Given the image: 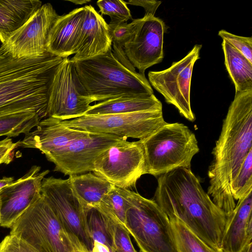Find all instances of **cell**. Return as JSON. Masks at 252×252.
Listing matches in <instances>:
<instances>
[{
	"instance_id": "1",
	"label": "cell",
	"mask_w": 252,
	"mask_h": 252,
	"mask_svg": "<svg viewBox=\"0 0 252 252\" xmlns=\"http://www.w3.org/2000/svg\"><path fill=\"white\" fill-rule=\"evenodd\" d=\"M154 198L169 219H178L210 247L222 252L228 217L190 168H179L158 176Z\"/></svg>"
},
{
	"instance_id": "20",
	"label": "cell",
	"mask_w": 252,
	"mask_h": 252,
	"mask_svg": "<svg viewBox=\"0 0 252 252\" xmlns=\"http://www.w3.org/2000/svg\"><path fill=\"white\" fill-rule=\"evenodd\" d=\"M85 12L84 6L59 16L49 34L47 44L48 53L63 58L75 54Z\"/></svg>"
},
{
	"instance_id": "22",
	"label": "cell",
	"mask_w": 252,
	"mask_h": 252,
	"mask_svg": "<svg viewBox=\"0 0 252 252\" xmlns=\"http://www.w3.org/2000/svg\"><path fill=\"white\" fill-rule=\"evenodd\" d=\"M39 0H0V40L4 43L41 7Z\"/></svg>"
},
{
	"instance_id": "30",
	"label": "cell",
	"mask_w": 252,
	"mask_h": 252,
	"mask_svg": "<svg viewBox=\"0 0 252 252\" xmlns=\"http://www.w3.org/2000/svg\"><path fill=\"white\" fill-rule=\"evenodd\" d=\"M101 15H108L111 19L109 25H117L132 19L126 2L121 0H99L96 2Z\"/></svg>"
},
{
	"instance_id": "39",
	"label": "cell",
	"mask_w": 252,
	"mask_h": 252,
	"mask_svg": "<svg viewBox=\"0 0 252 252\" xmlns=\"http://www.w3.org/2000/svg\"><path fill=\"white\" fill-rule=\"evenodd\" d=\"M67 1L71 2L75 4H83L91 1L90 0H68Z\"/></svg>"
},
{
	"instance_id": "18",
	"label": "cell",
	"mask_w": 252,
	"mask_h": 252,
	"mask_svg": "<svg viewBox=\"0 0 252 252\" xmlns=\"http://www.w3.org/2000/svg\"><path fill=\"white\" fill-rule=\"evenodd\" d=\"M85 12L80 30L72 62L105 54L112 49L108 24L92 5Z\"/></svg>"
},
{
	"instance_id": "6",
	"label": "cell",
	"mask_w": 252,
	"mask_h": 252,
	"mask_svg": "<svg viewBox=\"0 0 252 252\" xmlns=\"http://www.w3.org/2000/svg\"><path fill=\"white\" fill-rule=\"evenodd\" d=\"M125 228L140 252H178L170 221L154 200L127 189Z\"/></svg>"
},
{
	"instance_id": "21",
	"label": "cell",
	"mask_w": 252,
	"mask_h": 252,
	"mask_svg": "<svg viewBox=\"0 0 252 252\" xmlns=\"http://www.w3.org/2000/svg\"><path fill=\"white\" fill-rule=\"evenodd\" d=\"M161 102L153 94L124 95L91 105L85 115L121 114L162 111Z\"/></svg>"
},
{
	"instance_id": "10",
	"label": "cell",
	"mask_w": 252,
	"mask_h": 252,
	"mask_svg": "<svg viewBox=\"0 0 252 252\" xmlns=\"http://www.w3.org/2000/svg\"><path fill=\"white\" fill-rule=\"evenodd\" d=\"M41 194L70 237L91 252L93 241L87 226V210L74 194L68 178H44Z\"/></svg>"
},
{
	"instance_id": "9",
	"label": "cell",
	"mask_w": 252,
	"mask_h": 252,
	"mask_svg": "<svg viewBox=\"0 0 252 252\" xmlns=\"http://www.w3.org/2000/svg\"><path fill=\"white\" fill-rule=\"evenodd\" d=\"M93 172L117 187L134 188L146 174L142 141L122 140L111 146L96 158Z\"/></svg>"
},
{
	"instance_id": "23",
	"label": "cell",
	"mask_w": 252,
	"mask_h": 252,
	"mask_svg": "<svg viewBox=\"0 0 252 252\" xmlns=\"http://www.w3.org/2000/svg\"><path fill=\"white\" fill-rule=\"evenodd\" d=\"M72 190L84 208H94L114 186L91 172L69 176Z\"/></svg>"
},
{
	"instance_id": "11",
	"label": "cell",
	"mask_w": 252,
	"mask_h": 252,
	"mask_svg": "<svg viewBox=\"0 0 252 252\" xmlns=\"http://www.w3.org/2000/svg\"><path fill=\"white\" fill-rule=\"evenodd\" d=\"M92 102L73 62L64 58L56 70L51 84L46 118L64 121L82 117L89 109Z\"/></svg>"
},
{
	"instance_id": "16",
	"label": "cell",
	"mask_w": 252,
	"mask_h": 252,
	"mask_svg": "<svg viewBox=\"0 0 252 252\" xmlns=\"http://www.w3.org/2000/svg\"><path fill=\"white\" fill-rule=\"evenodd\" d=\"M32 166L23 177L0 190V225L10 228L24 212L41 196L42 182L49 173Z\"/></svg>"
},
{
	"instance_id": "8",
	"label": "cell",
	"mask_w": 252,
	"mask_h": 252,
	"mask_svg": "<svg viewBox=\"0 0 252 252\" xmlns=\"http://www.w3.org/2000/svg\"><path fill=\"white\" fill-rule=\"evenodd\" d=\"M68 127L97 134L143 140L166 123L162 110L129 114L84 115L61 121Z\"/></svg>"
},
{
	"instance_id": "12",
	"label": "cell",
	"mask_w": 252,
	"mask_h": 252,
	"mask_svg": "<svg viewBox=\"0 0 252 252\" xmlns=\"http://www.w3.org/2000/svg\"><path fill=\"white\" fill-rule=\"evenodd\" d=\"M201 47L202 45L195 44L185 57L173 62L168 68L148 73L151 86L163 96L166 103L174 105L181 115L190 122L195 120L190 105L191 76Z\"/></svg>"
},
{
	"instance_id": "28",
	"label": "cell",
	"mask_w": 252,
	"mask_h": 252,
	"mask_svg": "<svg viewBox=\"0 0 252 252\" xmlns=\"http://www.w3.org/2000/svg\"><path fill=\"white\" fill-rule=\"evenodd\" d=\"M169 220L178 252H220L205 243L178 219Z\"/></svg>"
},
{
	"instance_id": "33",
	"label": "cell",
	"mask_w": 252,
	"mask_h": 252,
	"mask_svg": "<svg viewBox=\"0 0 252 252\" xmlns=\"http://www.w3.org/2000/svg\"><path fill=\"white\" fill-rule=\"evenodd\" d=\"M0 252H37L26 243L9 234L0 242Z\"/></svg>"
},
{
	"instance_id": "4",
	"label": "cell",
	"mask_w": 252,
	"mask_h": 252,
	"mask_svg": "<svg viewBox=\"0 0 252 252\" xmlns=\"http://www.w3.org/2000/svg\"><path fill=\"white\" fill-rule=\"evenodd\" d=\"M73 63L93 102L124 95L154 94L145 76L125 66L114 55L112 49L105 54Z\"/></svg>"
},
{
	"instance_id": "38",
	"label": "cell",
	"mask_w": 252,
	"mask_h": 252,
	"mask_svg": "<svg viewBox=\"0 0 252 252\" xmlns=\"http://www.w3.org/2000/svg\"><path fill=\"white\" fill-rule=\"evenodd\" d=\"M72 252H89L88 250L79 242L77 241L74 245Z\"/></svg>"
},
{
	"instance_id": "35",
	"label": "cell",
	"mask_w": 252,
	"mask_h": 252,
	"mask_svg": "<svg viewBox=\"0 0 252 252\" xmlns=\"http://www.w3.org/2000/svg\"><path fill=\"white\" fill-rule=\"evenodd\" d=\"M126 4L132 5L140 6L145 10V14L155 15V13L161 3V1L148 0H129Z\"/></svg>"
},
{
	"instance_id": "29",
	"label": "cell",
	"mask_w": 252,
	"mask_h": 252,
	"mask_svg": "<svg viewBox=\"0 0 252 252\" xmlns=\"http://www.w3.org/2000/svg\"><path fill=\"white\" fill-rule=\"evenodd\" d=\"M231 191L235 200H238L252 191V150L232 180Z\"/></svg>"
},
{
	"instance_id": "15",
	"label": "cell",
	"mask_w": 252,
	"mask_h": 252,
	"mask_svg": "<svg viewBox=\"0 0 252 252\" xmlns=\"http://www.w3.org/2000/svg\"><path fill=\"white\" fill-rule=\"evenodd\" d=\"M126 138L112 135L89 133L76 139L46 157L55 165L54 171L65 175L93 171L98 157L115 143Z\"/></svg>"
},
{
	"instance_id": "32",
	"label": "cell",
	"mask_w": 252,
	"mask_h": 252,
	"mask_svg": "<svg viewBox=\"0 0 252 252\" xmlns=\"http://www.w3.org/2000/svg\"><path fill=\"white\" fill-rule=\"evenodd\" d=\"M114 252H136L126 229L116 224L114 233Z\"/></svg>"
},
{
	"instance_id": "13",
	"label": "cell",
	"mask_w": 252,
	"mask_h": 252,
	"mask_svg": "<svg viewBox=\"0 0 252 252\" xmlns=\"http://www.w3.org/2000/svg\"><path fill=\"white\" fill-rule=\"evenodd\" d=\"M53 6L41 7L16 31L0 47L14 59H33L48 53L47 44L50 31L59 17Z\"/></svg>"
},
{
	"instance_id": "31",
	"label": "cell",
	"mask_w": 252,
	"mask_h": 252,
	"mask_svg": "<svg viewBox=\"0 0 252 252\" xmlns=\"http://www.w3.org/2000/svg\"><path fill=\"white\" fill-rule=\"evenodd\" d=\"M218 35L243 54L252 63V38L239 36L221 30Z\"/></svg>"
},
{
	"instance_id": "41",
	"label": "cell",
	"mask_w": 252,
	"mask_h": 252,
	"mask_svg": "<svg viewBox=\"0 0 252 252\" xmlns=\"http://www.w3.org/2000/svg\"><path fill=\"white\" fill-rule=\"evenodd\" d=\"M1 199H0V219H1Z\"/></svg>"
},
{
	"instance_id": "7",
	"label": "cell",
	"mask_w": 252,
	"mask_h": 252,
	"mask_svg": "<svg viewBox=\"0 0 252 252\" xmlns=\"http://www.w3.org/2000/svg\"><path fill=\"white\" fill-rule=\"evenodd\" d=\"M10 234L37 252H72L75 244L42 195L16 220Z\"/></svg>"
},
{
	"instance_id": "2",
	"label": "cell",
	"mask_w": 252,
	"mask_h": 252,
	"mask_svg": "<svg viewBox=\"0 0 252 252\" xmlns=\"http://www.w3.org/2000/svg\"><path fill=\"white\" fill-rule=\"evenodd\" d=\"M252 150V89L235 93L212 151L207 194L228 216L236 206L232 180Z\"/></svg>"
},
{
	"instance_id": "5",
	"label": "cell",
	"mask_w": 252,
	"mask_h": 252,
	"mask_svg": "<svg viewBox=\"0 0 252 252\" xmlns=\"http://www.w3.org/2000/svg\"><path fill=\"white\" fill-rule=\"evenodd\" d=\"M142 141L146 174L159 176L179 168H190L199 151L195 134L179 123H167Z\"/></svg>"
},
{
	"instance_id": "37",
	"label": "cell",
	"mask_w": 252,
	"mask_h": 252,
	"mask_svg": "<svg viewBox=\"0 0 252 252\" xmlns=\"http://www.w3.org/2000/svg\"><path fill=\"white\" fill-rule=\"evenodd\" d=\"M14 181V178L12 177H3L2 178L0 179V190L10 185Z\"/></svg>"
},
{
	"instance_id": "36",
	"label": "cell",
	"mask_w": 252,
	"mask_h": 252,
	"mask_svg": "<svg viewBox=\"0 0 252 252\" xmlns=\"http://www.w3.org/2000/svg\"><path fill=\"white\" fill-rule=\"evenodd\" d=\"M91 252H111L109 248L101 243L94 241Z\"/></svg>"
},
{
	"instance_id": "40",
	"label": "cell",
	"mask_w": 252,
	"mask_h": 252,
	"mask_svg": "<svg viewBox=\"0 0 252 252\" xmlns=\"http://www.w3.org/2000/svg\"><path fill=\"white\" fill-rule=\"evenodd\" d=\"M243 252H252V243H250Z\"/></svg>"
},
{
	"instance_id": "3",
	"label": "cell",
	"mask_w": 252,
	"mask_h": 252,
	"mask_svg": "<svg viewBox=\"0 0 252 252\" xmlns=\"http://www.w3.org/2000/svg\"><path fill=\"white\" fill-rule=\"evenodd\" d=\"M64 58L14 59L0 49V114L35 110L45 118L51 84Z\"/></svg>"
},
{
	"instance_id": "27",
	"label": "cell",
	"mask_w": 252,
	"mask_h": 252,
	"mask_svg": "<svg viewBox=\"0 0 252 252\" xmlns=\"http://www.w3.org/2000/svg\"><path fill=\"white\" fill-rule=\"evenodd\" d=\"M86 222L93 241H95L105 245L111 252H114V233L116 224L95 208L87 210Z\"/></svg>"
},
{
	"instance_id": "14",
	"label": "cell",
	"mask_w": 252,
	"mask_h": 252,
	"mask_svg": "<svg viewBox=\"0 0 252 252\" xmlns=\"http://www.w3.org/2000/svg\"><path fill=\"white\" fill-rule=\"evenodd\" d=\"M130 35L125 41L124 51L129 62L139 73L145 75L149 67L163 59V36L166 26L163 21L151 14L133 20Z\"/></svg>"
},
{
	"instance_id": "34",
	"label": "cell",
	"mask_w": 252,
	"mask_h": 252,
	"mask_svg": "<svg viewBox=\"0 0 252 252\" xmlns=\"http://www.w3.org/2000/svg\"><path fill=\"white\" fill-rule=\"evenodd\" d=\"M17 148V142H13L10 138L6 137L0 141V164H8L14 158V151Z\"/></svg>"
},
{
	"instance_id": "25",
	"label": "cell",
	"mask_w": 252,
	"mask_h": 252,
	"mask_svg": "<svg viewBox=\"0 0 252 252\" xmlns=\"http://www.w3.org/2000/svg\"><path fill=\"white\" fill-rule=\"evenodd\" d=\"M44 117L35 110H23L0 114V136L7 137L26 134L35 127Z\"/></svg>"
},
{
	"instance_id": "26",
	"label": "cell",
	"mask_w": 252,
	"mask_h": 252,
	"mask_svg": "<svg viewBox=\"0 0 252 252\" xmlns=\"http://www.w3.org/2000/svg\"><path fill=\"white\" fill-rule=\"evenodd\" d=\"M127 189L114 186L94 207L111 221L125 228L128 205Z\"/></svg>"
},
{
	"instance_id": "24",
	"label": "cell",
	"mask_w": 252,
	"mask_h": 252,
	"mask_svg": "<svg viewBox=\"0 0 252 252\" xmlns=\"http://www.w3.org/2000/svg\"><path fill=\"white\" fill-rule=\"evenodd\" d=\"M221 46L224 64L235 93L252 89V63L225 40H223Z\"/></svg>"
},
{
	"instance_id": "19",
	"label": "cell",
	"mask_w": 252,
	"mask_h": 252,
	"mask_svg": "<svg viewBox=\"0 0 252 252\" xmlns=\"http://www.w3.org/2000/svg\"><path fill=\"white\" fill-rule=\"evenodd\" d=\"M252 191L238 200L228 218L221 242L222 252H243L252 242Z\"/></svg>"
},
{
	"instance_id": "17",
	"label": "cell",
	"mask_w": 252,
	"mask_h": 252,
	"mask_svg": "<svg viewBox=\"0 0 252 252\" xmlns=\"http://www.w3.org/2000/svg\"><path fill=\"white\" fill-rule=\"evenodd\" d=\"M61 121L53 117L42 119L35 129L25 134L22 140L17 142V147L38 149L46 158L75 139L90 133L67 127Z\"/></svg>"
}]
</instances>
